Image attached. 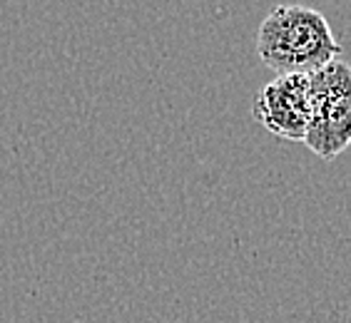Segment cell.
I'll return each instance as SVG.
<instances>
[{"label":"cell","instance_id":"6da1fadb","mask_svg":"<svg viewBox=\"0 0 351 323\" xmlns=\"http://www.w3.org/2000/svg\"><path fill=\"white\" fill-rule=\"evenodd\" d=\"M341 42L317 8L277 5L257 30L259 60L277 75H311L339 60Z\"/></svg>","mask_w":351,"mask_h":323},{"label":"cell","instance_id":"7a4b0ae2","mask_svg":"<svg viewBox=\"0 0 351 323\" xmlns=\"http://www.w3.org/2000/svg\"><path fill=\"white\" fill-rule=\"evenodd\" d=\"M311 122L304 144L311 155L334 159L351 144V65L334 60L309 75Z\"/></svg>","mask_w":351,"mask_h":323},{"label":"cell","instance_id":"3957f363","mask_svg":"<svg viewBox=\"0 0 351 323\" xmlns=\"http://www.w3.org/2000/svg\"><path fill=\"white\" fill-rule=\"evenodd\" d=\"M252 115L274 137L304 142L311 122L309 75H277L257 92Z\"/></svg>","mask_w":351,"mask_h":323}]
</instances>
